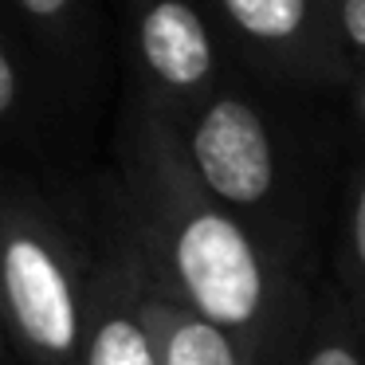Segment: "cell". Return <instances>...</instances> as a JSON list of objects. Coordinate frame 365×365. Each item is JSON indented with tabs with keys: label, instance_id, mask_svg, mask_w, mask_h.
Wrapping results in <instances>:
<instances>
[{
	"label": "cell",
	"instance_id": "obj_6",
	"mask_svg": "<svg viewBox=\"0 0 365 365\" xmlns=\"http://www.w3.org/2000/svg\"><path fill=\"white\" fill-rule=\"evenodd\" d=\"M224 43L263 79L287 87H346L334 40V0H205Z\"/></svg>",
	"mask_w": 365,
	"mask_h": 365
},
{
	"label": "cell",
	"instance_id": "obj_12",
	"mask_svg": "<svg viewBox=\"0 0 365 365\" xmlns=\"http://www.w3.org/2000/svg\"><path fill=\"white\" fill-rule=\"evenodd\" d=\"M334 40L349 87L365 71V0H334Z\"/></svg>",
	"mask_w": 365,
	"mask_h": 365
},
{
	"label": "cell",
	"instance_id": "obj_1",
	"mask_svg": "<svg viewBox=\"0 0 365 365\" xmlns=\"http://www.w3.org/2000/svg\"><path fill=\"white\" fill-rule=\"evenodd\" d=\"M106 181L158 283L244 338L263 365H291L318 307L310 275L200 185L177 126L134 91Z\"/></svg>",
	"mask_w": 365,
	"mask_h": 365
},
{
	"label": "cell",
	"instance_id": "obj_7",
	"mask_svg": "<svg viewBox=\"0 0 365 365\" xmlns=\"http://www.w3.org/2000/svg\"><path fill=\"white\" fill-rule=\"evenodd\" d=\"M145 310H150L161 365H263L244 338L197 314L165 283H158L150 267H145Z\"/></svg>",
	"mask_w": 365,
	"mask_h": 365
},
{
	"label": "cell",
	"instance_id": "obj_5",
	"mask_svg": "<svg viewBox=\"0 0 365 365\" xmlns=\"http://www.w3.org/2000/svg\"><path fill=\"white\" fill-rule=\"evenodd\" d=\"M87 216L95 240V287L79 365H161L145 310V263L106 173L95 177L87 192Z\"/></svg>",
	"mask_w": 365,
	"mask_h": 365
},
{
	"label": "cell",
	"instance_id": "obj_8",
	"mask_svg": "<svg viewBox=\"0 0 365 365\" xmlns=\"http://www.w3.org/2000/svg\"><path fill=\"white\" fill-rule=\"evenodd\" d=\"M51 67L40 51L20 36V28H4L0 40V122L12 142H32L40 134L51 106Z\"/></svg>",
	"mask_w": 365,
	"mask_h": 365
},
{
	"label": "cell",
	"instance_id": "obj_9",
	"mask_svg": "<svg viewBox=\"0 0 365 365\" xmlns=\"http://www.w3.org/2000/svg\"><path fill=\"white\" fill-rule=\"evenodd\" d=\"M91 20L95 0H12V28L40 51L51 75L91 63Z\"/></svg>",
	"mask_w": 365,
	"mask_h": 365
},
{
	"label": "cell",
	"instance_id": "obj_4",
	"mask_svg": "<svg viewBox=\"0 0 365 365\" xmlns=\"http://www.w3.org/2000/svg\"><path fill=\"white\" fill-rule=\"evenodd\" d=\"M134 95L181 118L224 83V36L205 0H122Z\"/></svg>",
	"mask_w": 365,
	"mask_h": 365
},
{
	"label": "cell",
	"instance_id": "obj_2",
	"mask_svg": "<svg viewBox=\"0 0 365 365\" xmlns=\"http://www.w3.org/2000/svg\"><path fill=\"white\" fill-rule=\"evenodd\" d=\"M95 240L87 197L63 200L12 173L0 197V299L28 365H79L91 322Z\"/></svg>",
	"mask_w": 365,
	"mask_h": 365
},
{
	"label": "cell",
	"instance_id": "obj_13",
	"mask_svg": "<svg viewBox=\"0 0 365 365\" xmlns=\"http://www.w3.org/2000/svg\"><path fill=\"white\" fill-rule=\"evenodd\" d=\"M346 91H349V114H354V126L365 134V71L357 75Z\"/></svg>",
	"mask_w": 365,
	"mask_h": 365
},
{
	"label": "cell",
	"instance_id": "obj_11",
	"mask_svg": "<svg viewBox=\"0 0 365 365\" xmlns=\"http://www.w3.org/2000/svg\"><path fill=\"white\" fill-rule=\"evenodd\" d=\"M291 365H365V334L338 291L318 299Z\"/></svg>",
	"mask_w": 365,
	"mask_h": 365
},
{
	"label": "cell",
	"instance_id": "obj_10",
	"mask_svg": "<svg viewBox=\"0 0 365 365\" xmlns=\"http://www.w3.org/2000/svg\"><path fill=\"white\" fill-rule=\"evenodd\" d=\"M338 294L346 310L354 314L357 330L365 334V161L349 173L346 192H341L338 212Z\"/></svg>",
	"mask_w": 365,
	"mask_h": 365
},
{
	"label": "cell",
	"instance_id": "obj_3",
	"mask_svg": "<svg viewBox=\"0 0 365 365\" xmlns=\"http://www.w3.org/2000/svg\"><path fill=\"white\" fill-rule=\"evenodd\" d=\"M169 122L181 134L200 185L247 228L259 232L283 259L310 275L299 150L267 103L224 79L200 106Z\"/></svg>",
	"mask_w": 365,
	"mask_h": 365
}]
</instances>
